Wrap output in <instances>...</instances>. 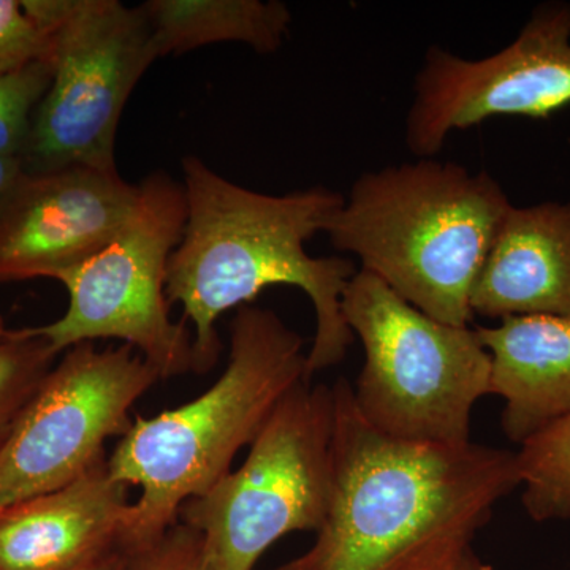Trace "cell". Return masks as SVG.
I'll list each match as a JSON object with an SVG mask.
<instances>
[{"instance_id": "7", "label": "cell", "mask_w": 570, "mask_h": 570, "mask_svg": "<svg viewBox=\"0 0 570 570\" xmlns=\"http://www.w3.org/2000/svg\"><path fill=\"white\" fill-rule=\"evenodd\" d=\"M50 33L52 80L32 119L22 170L115 171L124 108L160 59L141 6L119 0H22Z\"/></svg>"}, {"instance_id": "22", "label": "cell", "mask_w": 570, "mask_h": 570, "mask_svg": "<svg viewBox=\"0 0 570 570\" xmlns=\"http://www.w3.org/2000/svg\"><path fill=\"white\" fill-rule=\"evenodd\" d=\"M434 570H494L493 566L483 561L482 558L475 553L474 547L463 551L459 557L453 558L441 568Z\"/></svg>"}, {"instance_id": "6", "label": "cell", "mask_w": 570, "mask_h": 570, "mask_svg": "<svg viewBox=\"0 0 570 570\" xmlns=\"http://www.w3.org/2000/svg\"><path fill=\"white\" fill-rule=\"evenodd\" d=\"M333 385L303 381L279 401L247 450L178 521L204 539L208 570H254L292 532H316L333 493Z\"/></svg>"}, {"instance_id": "15", "label": "cell", "mask_w": 570, "mask_h": 570, "mask_svg": "<svg viewBox=\"0 0 570 570\" xmlns=\"http://www.w3.org/2000/svg\"><path fill=\"white\" fill-rule=\"evenodd\" d=\"M141 9L160 58L227 41L272 55L291 33V10L277 0H148Z\"/></svg>"}, {"instance_id": "21", "label": "cell", "mask_w": 570, "mask_h": 570, "mask_svg": "<svg viewBox=\"0 0 570 570\" xmlns=\"http://www.w3.org/2000/svg\"><path fill=\"white\" fill-rule=\"evenodd\" d=\"M73 570H134V550L121 542Z\"/></svg>"}, {"instance_id": "17", "label": "cell", "mask_w": 570, "mask_h": 570, "mask_svg": "<svg viewBox=\"0 0 570 570\" xmlns=\"http://www.w3.org/2000/svg\"><path fill=\"white\" fill-rule=\"evenodd\" d=\"M58 356L36 326L10 328L0 316V450L47 381Z\"/></svg>"}, {"instance_id": "8", "label": "cell", "mask_w": 570, "mask_h": 570, "mask_svg": "<svg viewBox=\"0 0 570 570\" xmlns=\"http://www.w3.org/2000/svg\"><path fill=\"white\" fill-rule=\"evenodd\" d=\"M186 224L183 184L164 171L140 183L137 208L100 253L58 276L69 306L58 321L36 326L61 355L97 340H118L140 354L160 379L194 373V336L175 322L165 284L168 262Z\"/></svg>"}, {"instance_id": "14", "label": "cell", "mask_w": 570, "mask_h": 570, "mask_svg": "<svg viewBox=\"0 0 570 570\" xmlns=\"http://www.w3.org/2000/svg\"><path fill=\"white\" fill-rule=\"evenodd\" d=\"M491 360L490 395L504 400L513 444L570 415V316H513L475 326Z\"/></svg>"}, {"instance_id": "3", "label": "cell", "mask_w": 570, "mask_h": 570, "mask_svg": "<svg viewBox=\"0 0 570 570\" xmlns=\"http://www.w3.org/2000/svg\"><path fill=\"white\" fill-rule=\"evenodd\" d=\"M305 341L275 311L247 305L230 326V356L219 379L189 403L153 417L135 415L108 468L138 487L122 543L138 550L178 523L179 510L232 471L279 401L306 379Z\"/></svg>"}, {"instance_id": "1", "label": "cell", "mask_w": 570, "mask_h": 570, "mask_svg": "<svg viewBox=\"0 0 570 570\" xmlns=\"http://www.w3.org/2000/svg\"><path fill=\"white\" fill-rule=\"evenodd\" d=\"M333 493L316 540L272 570H434L471 549L521 487L517 452L415 444L374 430L333 384Z\"/></svg>"}, {"instance_id": "13", "label": "cell", "mask_w": 570, "mask_h": 570, "mask_svg": "<svg viewBox=\"0 0 570 570\" xmlns=\"http://www.w3.org/2000/svg\"><path fill=\"white\" fill-rule=\"evenodd\" d=\"M475 316H570V202L510 206L471 294Z\"/></svg>"}, {"instance_id": "12", "label": "cell", "mask_w": 570, "mask_h": 570, "mask_svg": "<svg viewBox=\"0 0 570 570\" xmlns=\"http://www.w3.org/2000/svg\"><path fill=\"white\" fill-rule=\"evenodd\" d=\"M132 501L108 456L40 497L0 510V570H73L122 542Z\"/></svg>"}, {"instance_id": "11", "label": "cell", "mask_w": 570, "mask_h": 570, "mask_svg": "<svg viewBox=\"0 0 570 570\" xmlns=\"http://www.w3.org/2000/svg\"><path fill=\"white\" fill-rule=\"evenodd\" d=\"M138 197L118 170H22L0 197V283L77 268L119 235Z\"/></svg>"}, {"instance_id": "2", "label": "cell", "mask_w": 570, "mask_h": 570, "mask_svg": "<svg viewBox=\"0 0 570 570\" xmlns=\"http://www.w3.org/2000/svg\"><path fill=\"white\" fill-rule=\"evenodd\" d=\"M183 189L186 224L168 262L165 292L193 325L194 373L204 376L219 362V317L277 285L305 292L316 314L307 381L340 365L354 344L341 302L355 265L343 257H313L306 243L324 234L343 195L324 186L257 193L195 156L183 159Z\"/></svg>"}, {"instance_id": "10", "label": "cell", "mask_w": 570, "mask_h": 570, "mask_svg": "<svg viewBox=\"0 0 570 570\" xmlns=\"http://www.w3.org/2000/svg\"><path fill=\"white\" fill-rule=\"evenodd\" d=\"M570 105V3L532 11L504 50L466 59L428 48L406 116V146L417 159L442 151L453 130L493 116L546 119Z\"/></svg>"}, {"instance_id": "9", "label": "cell", "mask_w": 570, "mask_h": 570, "mask_svg": "<svg viewBox=\"0 0 570 570\" xmlns=\"http://www.w3.org/2000/svg\"><path fill=\"white\" fill-rule=\"evenodd\" d=\"M159 381L126 344L62 352L0 450V510L81 478L129 431L135 404Z\"/></svg>"}, {"instance_id": "23", "label": "cell", "mask_w": 570, "mask_h": 570, "mask_svg": "<svg viewBox=\"0 0 570 570\" xmlns=\"http://www.w3.org/2000/svg\"><path fill=\"white\" fill-rule=\"evenodd\" d=\"M22 171L21 160L17 157H0V197Z\"/></svg>"}, {"instance_id": "4", "label": "cell", "mask_w": 570, "mask_h": 570, "mask_svg": "<svg viewBox=\"0 0 570 570\" xmlns=\"http://www.w3.org/2000/svg\"><path fill=\"white\" fill-rule=\"evenodd\" d=\"M510 206L487 171L415 159L360 175L324 234L422 313L468 326L472 288Z\"/></svg>"}, {"instance_id": "5", "label": "cell", "mask_w": 570, "mask_h": 570, "mask_svg": "<svg viewBox=\"0 0 570 570\" xmlns=\"http://www.w3.org/2000/svg\"><path fill=\"white\" fill-rule=\"evenodd\" d=\"M341 309L365 354L352 387L360 415L397 441L472 442V411L490 395L491 374L475 326L428 316L363 269L348 281Z\"/></svg>"}, {"instance_id": "18", "label": "cell", "mask_w": 570, "mask_h": 570, "mask_svg": "<svg viewBox=\"0 0 570 570\" xmlns=\"http://www.w3.org/2000/svg\"><path fill=\"white\" fill-rule=\"evenodd\" d=\"M52 80L51 59L0 73V157L21 160L32 119Z\"/></svg>"}, {"instance_id": "16", "label": "cell", "mask_w": 570, "mask_h": 570, "mask_svg": "<svg viewBox=\"0 0 570 570\" xmlns=\"http://www.w3.org/2000/svg\"><path fill=\"white\" fill-rule=\"evenodd\" d=\"M517 461L528 517L535 523L570 520V415L521 444Z\"/></svg>"}, {"instance_id": "19", "label": "cell", "mask_w": 570, "mask_h": 570, "mask_svg": "<svg viewBox=\"0 0 570 570\" xmlns=\"http://www.w3.org/2000/svg\"><path fill=\"white\" fill-rule=\"evenodd\" d=\"M50 33L33 20L22 0H0V73L50 59Z\"/></svg>"}, {"instance_id": "20", "label": "cell", "mask_w": 570, "mask_h": 570, "mask_svg": "<svg viewBox=\"0 0 570 570\" xmlns=\"http://www.w3.org/2000/svg\"><path fill=\"white\" fill-rule=\"evenodd\" d=\"M134 570H208L204 539L178 521L156 542L134 550Z\"/></svg>"}]
</instances>
